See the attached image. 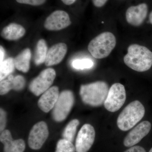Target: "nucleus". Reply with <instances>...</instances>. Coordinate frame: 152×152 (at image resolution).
I'll use <instances>...</instances> for the list:
<instances>
[{
    "mask_svg": "<svg viewBox=\"0 0 152 152\" xmlns=\"http://www.w3.org/2000/svg\"><path fill=\"white\" fill-rule=\"evenodd\" d=\"M12 88V83L8 79L1 81L0 83V94L1 95H4L7 94Z\"/></svg>",
    "mask_w": 152,
    "mask_h": 152,
    "instance_id": "obj_24",
    "label": "nucleus"
},
{
    "mask_svg": "<svg viewBox=\"0 0 152 152\" xmlns=\"http://www.w3.org/2000/svg\"><path fill=\"white\" fill-rule=\"evenodd\" d=\"M116 45L113 34L110 32L102 33L91 41L88 50L94 58L102 59L108 56Z\"/></svg>",
    "mask_w": 152,
    "mask_h": 152,
    "instance_id": "obj_4",
    "label": "nucleus"
},
{
    "mask_svg": "<svg viewBox=\"0 0 152 152\" xmlns=\"http://www.w3.org/2000/svg\"><path fill=\"white\" fill-rule=\"evenodd\" d=\"M48 136V129L46 123L40 121L37 123L30 131L28 139L29 146L33 150L40 149Z\"/></svg>",
    "mask_w": 152,
    "mask_h": 152,
    "instance_id": "obj_9",
    "label": "nucleus"
},
{
    "mask_svg": "<svg viewBox=\"0 0 152 152\" xmlns=\"http://www.w3.org/2000/svg\"><path fill=\"white\" fill-rule=\"evenodd\" d=\"M56 77L54 69L48 68L44 70L30 83V91L35 96H39L50 88Z\"/></svg>",
    "mask_w": 152,
    "mask_h": 152,
    "instance_id": "obj_7",
    "label": "nucleus"
},
{
    "mask_svg": "<svg viewBox=\"0 0 152 152\" xmlns=\"http://www.w3.org/2000/svg\"><path fill=\"white\" fill-rule=\"evenodd\" d=\"M5 55V51L4 49L1 46L0 47V63L1 64L4 61Z\"/></svg>",
    "mask_w": 152,
    "mask_h": 152,
    "instance_id": "obj_29",
    "label": "nucleus"
},
{
    "mask_svg": "<svg viewBox=\"0 0 152 152\" xmlns=\"http://www.w3.org/2000/svg\"><path fill=\"white\" fill-rule=\"evenodd\" d=\"M124 152H146L142 147L140 146H134L131 147L130 148L126 150Z\"/></svg>",
    "mask_w": 152,
    "mask_h": 152,
    "instance_id": "obj_27",
    "label": "nucleus"
},
{
    "mask_svg": "<svg viewBox=\"0 0 152 152\" xmlns=\"http://www.w3.org/2000/svg\"><path fill=\"white\" fill-rule=\"evenodd\" d=\"M80 124V122L77 119H74L71 121L66 127L63 134L64 139L69 141H73L75 136L77 128Z\"/></svg>",
    "mask_w": 152,
    "mask_h": 152,
    "instance_id": "obj_20",
    "label": "nucleus"
},
{
    "mask_svg": "<svg viewBox=\"0 0 152 152\" xmlns=\"http://www.w3.org/2000/svg\"><path fill=\"white\" fill-rule=\"evenodd\" d=\"M71 21L67 13L62 10H56L52 13L46 19L44 26L50 31H59L67 27Z\"/></svg>",
    "mask_w": 152,
    "mask_h": 152,
    "instance_id": "obj_10",
    "label": "nucleus"
},
{
    "mask_svg": "<svg viewBox=\"0 0 152 152\" xmlns=\"http://www.w3.org/2000/svg\"><path fill=\"white\" fill-rule=\"evenodd\" d=\"M149 152H152V148L151 149V150H150V151Z\"/></svg>",
    "mask_w": 152,
    "mask_h": 152,
    "instance_id": "obj_32",
    "label": "nucleus"
},
{
    "mask_svg": "<svg viewBox=\"0 0 152 152\" xmlns=\"http://www.w3.org/2000/svg\"><path fill=\"white\" fill-rule=\"evenodd\" d=\"M48 46L45 41L39 40L37 43L34 56V62L37 65H39L45 62L48 53Z\"/></svg>",
    "mask_w": 152,
    "mask_h": 152,
    "instance_id": "obj_18",
    "label": "nucleus"
},
{
    "mask_svg": "<svg viewBox=\"0 0 152 152\" xmlns=\"http://www.w3.org/2000/svg\"><path fill=\"white\" fill-rule=\"evenodd\" d=\"M149 20L151 23L152 24V11L149 15Z\"/></svg>",
    "mask_w": 152,
    "mask_h": 152,
    "instance_id": "obj_31",
    "label": "nucleus"
},
{
    "mask_svg": "<svg viewBox=\"0 0 152 152\" xmlns=\"http://www.w3.org/2000/svg\"><path fill=\"white\" fill-rule=\"evenodd\" d=\"M96 133L89 124H85L79 131L75 142L76 152H88L94 142Z\"/></svg>",
    "mask_w": 152,
    "mask_h": 152,
    "instance_id": "obj_8",
    "label": "nucleus"
},
{
    "mask_svg": "<svg viewBox=\"0 0 152 152\" xmlns=\"http://www.w3.org/2000/svg\"><path fill=\"white\" fill-rule=\"evenodd\" d=\"M75 147L72 142L65 139L58 141L57 144L56 152H75Z\"/></svg>",
    "mask_w": 152,
    "mask_h": 152,
    "instance_id": "obj_21",
    "label": "nucleus"
},
{
    "mask_svg": "<svg viewBox=\"0 0 152 152\" xmlns=\"http://www.w3.org/2000/svg\"><path fill=\"white\" fill-rule=\"evenodd\" d=\"M59 95L58 87H51L42 95L38 101V106L42 111L48 113L53 109Z\"/></svg>",
    "mask_w": 152,
    "mask_h": 152,
    "instance_id": "obj_13",
    "label": "nucleus"
},
{
    "mask_svg": "<svg viewBox=\"0 0 152 152\" xmlns=\"http://www.w3.org/2000/svg\"><path fill=\"white\" fill-rule=\"evenodd\" d=\"M20 4H26L34 6H40L43 4L47 0H16Z\"/></svg>",
    "mask_w": 152,
    "mask_h": 152,
    "instance_id": "obj_25",
    "label": "nucleus"
},
{
    "mask_svg": "<svg viewBox=\"0 0 152 152\" xmlns=\"http://www.w3.org/2000/svg\"><path fill=\"white\" fill-rule=\"evenodd\" d=\"M109 91L107 83L98 81L82 85L80 94L85 104L92 107H99L104 103Z\"/></svg>",
    "mask_w": 152,
    "mask_h": 152,
    "instance_id": "obj_2",
    "label": "nucleus"
},
{
    "mask_svg": "<svg viewBox=\"0 0 152 152\" xmlns=\"http://www.w3.org/2000/svg\"><path fill=\"white\" fill-rule=\"evenodd\" d=\"M72 66L76 69H89L94 66V63L92 60L89 58L76 59L73 61Z\"/></svg>",
    "mask_w": 152,
    "mask_h": 152,
    "instance_id": "obj_23",
    "label": "nucleus"
},
{
    "mask_svg": "<svg viewBox=\"0 0 152 152\" xmlns=\"http://www.w3.org/2000/svg\"><path fill=\"white\" fill-rule=\"evenodd\" d=\"M126 100L125 87L121 84L116 83L109 89L104 106L109 112H115L120 110Z\"/></svg>",
    "mask_w": 152,
    "mask_h": 152,
    "instance_id": "obj_6",
    "label": "nucleus"
},
{
    "mask_svg": "<svg viewBox=\"0 0 152 152\" xmlns=\"http://www.w3.org/2000/svg\"><path fill=\"white\" fill-rule=\"evenodd\" d=\"M67 51L66 45L59 43L54 45L48 50L45 64L47 66L55 65L62 61Z\"/></svg>",
    "mask_w": 152,
    "mask_h": 152,
    "instance_id": "obj_15",
    "label": "nucleus"
},
{
    "mask_svg": "<svg viewBox=\"0 0 152 152\" xmlns=\"http://www.w3.org/2000/svg\"><path fill=\"white\" fill-rule=\"evenodd\" d=\"M31 57V50L29 48L24 50L14 59L15 68L23 72H27L30 69Z\"/></svg>",
    "mask_w": 152,
    "mask_h": 152,
    "instance_id": "obj_17",
    "label": "nucleus"
},
{
    "mask_svg": "<svg viewBox=\"0 0 152 152\" xmlns=\"http://www.w3.org/2000/svg\"><path fill=\"white\" fill-rule=\"evenodd\" d=\"M0 141L4 145V152H23L26 148L24 141L22 139L13 140L10 132L5 130L2 132Z\"/></svg>",
    "mask_w": 152,
    "mask_h": 152,
    "instance_id": "obj_14",
    "label": "nucleus"
},
{
    "mask_svg": "<svg viewBox=\"0 0 152 152\" xmlns=\"http://www.w3.org/2000/svg\"><path fill=\"white\" fill-rule=\"evenodd\" d=\"M7 123V114L3 109H0V131L2 132L6 127Z\"/></svg>",
    "mask_w": 152,
    "mask_h": 152,
    "instance_id": "obj_26",
    "label": "nucleus"
},
{
    "mask_svg": "<svg viewBox=\"0 0 152 152\" xmlns=\"http://www.w3.org/2000/svg\"><path fill=\"white\" fill-rule=\"evenodd\" d=\"M107 1L108 0H92L94 5L99 8L103 7Z\"/></svg>",
    "mask_w": 152,
    "mask_h": 152,
    "instance_id": "obj_28",
    "label": "nucleus"
},
{
    "mask_svg": "<svg viewBox=\"0 0 152 152\" xmlns=\"http://www.w3.org/2000/svg\"><path fill=\"white\" fill-rule=\"evenodd\" d=\"M124 60L126 65L134 70L145 72L151 67L152 52L146 47L133 44L128 48Z\"/></svg>",
    "mask_w": 152,
    "mask_h": 152,
    "instance_id": "obj_1",
    "label": "nucleus"
},
{
    "mask_svg": "<svg viewBox=\"0 0 152 152\" xmlns=\"http://www.w3.org/2000/svg\"><path fill=\"white\" fill-rule=\"evenodd\" d=\"M65 4L70 5L75 2L76 0H61Z\"/></svg>",
    "mask_w": 152,
    "mask_h": 152,
    "instance_id": "obj_30",
    "label": "nucleus"
},
{
    "mask_svg": "<svg viewBox=\"0 0 152 152\" xmlns=\"http://www.w3.org/2000/svg\"><path fill=\"white\" fill-rule=\"evenodd\" d=\"M7 79L10 80L12 83V90L20 91L24 88L26 80L23 76L17 75L14 77L12 75H10L8 76Z\"/></svg>",
    "mask_w": 152,
    "mask_h": 152,
    "instance_id": "obj_22",
    "label": "nucleus"
},
{
    "mask_svg": "<svg viewBox=\"0 0 152 152\" xmlns=\"http://www.w3.org/2000/svg\"><path fill=\"white\" fill-rule=\"evenodd\" d=\"M75 102L73 93L69 90L63 91L53 110V118L56 122H61L66 119L69 114Z\"/></svg>",
    "mask_w": 152,
    "mask_h": 152,
    "instance_id": "obj_5",
    "label": "nucleus"
},
{
    "mask_svg": "<svg viewBox=\"0 0 152 152\" xmlns=\"http://www.w3.org/2000/svg\"><path fill=\"white\" fill-rule=\"evenodd\" d=\"M25 33L26 30L22 26L13 23L4 28L1 36L6 39L15 41L20 39Z\"/></svg>",
    "mask_w": 152,
    "mask_h": 152,
    "instance_id": "obj_16",
    "label": "nucleus"
},
{
    "mask_svg": "<svg viewBox=\"0 0 152 152\" xmlns=\"http://www.w3.org/2000/svg\"><path fill=\"white\" fill-rule=\"evenodd\" d=\"M145 109L140 101H133L129 104L120 113L117 125L120 130L126 131L132 128L143 118Z\"/></svg>",
    "mask_w": 152,
    "mask_h": 152,
    "instance_id": "obj_3",
    "label": "nucleus"
},
{
    "mask_svg": "<svg viewBox=\"0 0 152 152\" xmlns=\"http://www.w3.org/2000/svg\"><path fill=\"white\" fill-rule=\"evenodd\" d=\"M151 128V124L148 121L140 123L126 136L124 140V145L126 147H131L138 143L148 134Z\"/></svg>",
    "mask_w": 152,
    "mask_h": 152,
    "instance_id": "obj_11",
    "label": "nucleus"
},
{
    "mask_svg": "<svg viewBox=\"0 0 152 152\" xmlns=\"http://www.w3.org/2000/svg\"><path fill=\"white\" fill-rule=\"evenodd\" d=\"M148 13V6L145 3L131 6L126 11V20L129 24L134 26H139L143 23Z\"/></svg>",
    "mask_w": 152,
    "mask_h": 152,
    "instance_id": "obj_12",
    "label": "nucleus"
},
{
    "mask_svg": "<svg viewBox=\"0 0 152 152\" xmlns=\"http://www.w3.org/2000/svg\"><path fill=\"white\" fill-rule=\"evenodd\" d=\"M0 67V80L2 81L14 72L15 68L14 59L9 58L4 60Z\"/></svg>",
    "mask_w": 152,
    "mask_h": 152,
    "instance_id": "obj_19",
    "label": "nucleus"
}]
</instances>
